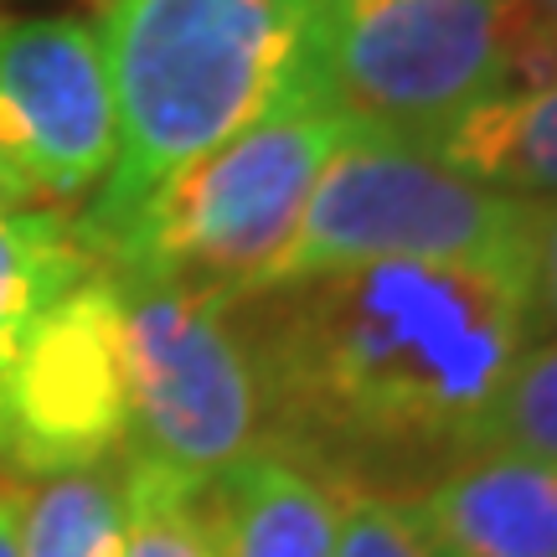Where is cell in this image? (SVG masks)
Masks as SVG:
<instances>
[{
	"instance_id": "obj_16",
	"label": "cell",
	"mask_w": 557,
	"mask_h": 557,
	"mask_svg": "<svg viewBox=\"0 0 557 557\" xmlns=\"http://www.w3.org/2000/svg\"><path fill=\"white\" fill-rule=\"evenodd\" d=\"M336 557H449L444 542L423 527L413 500L382 496L341 480V537Z\"/></svg>"
},
{
	"instance_id": "obj_2",
	"label": "cell",
	"mask_w": 557,
	"mask_h": 557,
	"mask_svg": "<svg viewBox=\"0 0 557 557\" xmlns=\"http://www.w3.org/2000/svg\"><path fill=\"white\" fill-rule=\"evenodd\" d=\"M120 156L78 233L120 222L156 181L278 114L336 109L320 0H103Z\"/></svg>"
},
{
	"instance_id": "obj_15",
	"label": "cell",
	"mask_w": 557,
	"mask_h": 557,
	"mask_svg": "<svg viewBox=\"0 0 557 557\" xmlns=\"http://www.w3.org/2000/svg\"><path fill=\"white\" fill-rule=\"evenodd\" d=\"M480 449L557 459V341L532 346V351L517 357L496 408H491L485 429H480L475 455Z\"/></svg>"
},
{
	"instance_id": "obj_17",
	"label": "cell",
	"mask_w": 557,
	"mask_h": 557,
	"mask_svg": "<svg viewBox=\"0 0 557 557\" xmlns=\"http://www.w3.org/2000/svg\"><path fill=\"white\" fill-rule=\"evenodd\" d=\"M527 274H532V325L557 331V201H537Z\"/></svg>"
},
{
	"instance_id": "obj_5",
	"label": "cell",
	"mask_w": 557,
	"mask_h": 557,
	"mask_svg": "<svg viewBox=\"0 0 557 557\" xmlns=\"http://www.w3.org/2000/svg\"><path fill=\"white\" fill-rule=\"evenodd\" d=\"M124 299L129 455L212 485L269 438V398L233 305L165 278L114 274Z\"/></svg>"
},
{
	"instance_id": "obj_1",
	"label": "cell",
	"mask_w": 557,
	"mask_h": 557,
	"mask_svg": "<svg viewBox=\"0 0 557 557\" xmlns=\"http://www.w3.org/2000/svg\"><path fill=\"white\" fill-rule=\"evenodd\" d=\"M269 434L336 470H423L475 455L532 336L511 263H357L243 299Z\"/></svg>"
},
{
	"instance_id": "obj_12",
	"label": "cell",
	"mask_w": 557,
	"mask_h": 557,
	"mask_svg": "<svg viewBox=\"0 0 557 557\" xmlns=\"http://www.w3.org/2000/svg\"><path fill=\"white\" fill-rule=\"evenodd\" d=\"M94 269L78 227L58 212H0V398L37 315Z\"/></svg>"
},
{
	"instance_id": "obj_10",
	"label": "cell",
	"mask_w": 557,
	"mask_h": 557,
	"mask_svg": "<svg viewBox=\"0 0 557 557\" xmlns=\"http://www.w3.org/2000/svg\"><path fill=\"white\" fill-rule=\"evenodd\" d=\"M222 557H336L341 480L284 449H259L207 485Z\"/></svg>"
},
{
	"instance_id": "obj_3",
	"label": "cell",
	"mask_w": 557,
	"mask_h": 557,
	"mask_svg": "<svg viewBox=\"0 0 557 557\" xmlns=\"http://www.w3.org/2000/svg\"><path fill=\"white\" fill-rule=\"evenodd\" d=\"M346 129L351 120L341 109L263 120L156 181L120 222L78 238L109 274L186 284L222 305L259 299Z\"/></svg>"
},
{
	"instance_id": "obj_8",
	"label": "cell",
	"mask_w": 557,
	"mask_h": 557,
	"mask_svg": "<svg viewBox=\"0 0 557 557\" xmlns=\"http://www.w3.org/2000/svg\"><path fill=\"white\" fill-rule=\"evenodd\" d=\"M120 109L99 26L0 16V160L37 197L73 201L109 181Z\"/></svg>"
},
{
	"instance_id": "obj_18",
	"label": "cell",
	"mask_w": 557,
	"mask_h": 557,
	"mask_svg": "<svg viewBox=\"0 0 557 557\" xmlns=\"http://www.w3.org/2000/svg\"><path fill=\"white\" fill-rule=\"evenodd\" d=\"M32 207V191L16 181V171L0 160V212H26Z\"/></svg>"
},
{
	"instance_id": "obj_13",
	"label": "cell",
	"mask_w": 557,
	"mask_h": 557,
	"mask_svg": "<svg viewBox=\"0 0 557 557\" xmlns=\"http://www.w3.org/2000/svg\"><path fill=\"white\" fill-rule=\"evenodd\" d=\"M16 557H124V475H47L16 500Z\"/></svg>"
},
{
	"instance_id": "obj_4",
	"label": "cell",
	"mask_w": 557,
	"mask_h": 557,
	"mask_svg": "<svg viewBox=\"0 0 557 557\" xmlns=\"http://www.w3.org/2000/svg\"><path fill=\"white\" fill-rule=\"evenodd\" d=\"M537 201L455 171L434 145L357 124L320 165L269 289L357 263H511L532 259Z\"/></svg>"
},
{
	"instance_id": "obj_6",
	"label": "cell",
	"mask_w": 557,
	"mask_h": 557,
	"mask_svg": "<svg viewBox=\"0 0 557 557\" xmlns=\"http://www.w3.org/2000/svg\"><path fill=\"white\" fill-rule=\"evenodd\" d=\"M511 0H331L325 78L346 120L434 145L500 94Z\"/></svg>"
},
{
	"instance_id": "obj_9",
	"label": "cell",
	"mask_w": 557,
	"mask_h": 557,
	"mask_svg": "<svg viewBox=\"0 0 557 557\" xmlns=\"http://www.w3.org/2000/svg\"><path fill=\"white\" fill-rule=\"evenodd\" d=\"M413 511L449 557H557V459L465 455Z\"/></svg>"
},
{
	"instance_id": "obj_21",
	"label": "cell",
	"mask_w": 557,
	"mask_h": 557,
	"mask_svg": "<svg viewBox=\"0 0 557 557\" xmlns=\"http://www.w3.org/2000/svg\"><path fill=\"white\" fill-rule=\"evenodd\" d=\"M320 5H331V0H320Z\"/></svg>"
},
{
	"instance_id": "obj_11",
	"label": "cell",
	"mask_w": 557,
	"mask_h": 557,
	"mask_svg": "<svg viewBox=\"0 0 557 557\" xmlns=\"http://www.w3.org/2000/svg\"><path fill=\"white\" fill-rule=\"evenodd\" d=\"M455 171L521 201H557V83L521 99H485L434 139Z\"/></svg>"
},
{
	"instance_id": "obj_20",
	"label": "cell",
	"mask_w": 557,
	"mask_h": 557,
	"mask_svg": "<svg viewBox=\"0 0 557 557\" xmlns=\"http://www.w3.org/2000/svg\"><path fill=\"white\" fill-rule=\"evenodd\" d=\"M537 5H547V11H553V16H557V0H537Z\"/></svg>"
},
{
	"instance_id": "obj_7",
	"label": "cell",
	"mask_w": 557,
	"mask_h": 557,
	"mask_svg": "<svg viewBox=\"0 0 557 557\" xmlns=\"http://www.w3.org/2000/svg\"><path fill=\"white\" fill-rule=\"evenodd\" d=\"M129 438L124 299L94 269L26 331L0 398V459L21 475L94 470Z\"/></svg>"
},
{
	"instance_id": "obj_14",
	"label": "cell",
	"mask_w": 557,
	"mask_h": 557,
	"mask_svg": "<svg viewBox=\"0 0 557 557\" xmlns=\"http://www.w3.org/2000/svg\"><path fill=\"white\" fill-rule=\"evenodd\" d=\"M124 557H222L207 485L156 459H124Z\"/></svg>"
},
{
	"instance_id": "obj_19",
	"label": "cell",
	"mask_w": 557,
	"mask_h": 557,
	"mask_svg": "<svg viewBox=\"0 0 557 557\" xmlns=\"http://www.w3.org/2000/svg\"><path fill=\"white\" fill-rule=\"evenodd\" d=\"M0 557H16V496L0 491Z\"/></svg>"
}]
</instances>
